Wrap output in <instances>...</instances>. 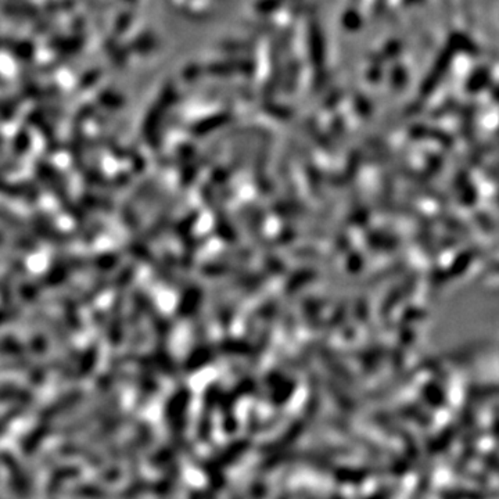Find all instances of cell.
Returning a JSON list of instances; mask_svg holds the SVG:
<instances>
[{
	"instance_id": "6da1fadb",
	"label": "cell",
	"mask_w": 499,
	"mask_h": 499,
	"mask_svg": "<svg viewBox=\"0 0 499 499\" xmlns=\"http://www.w3.org/2000/svg\"><path fill=\"white\" fill-rule=\"evenodd\" d=\"M35 168H36L38 177L49 188V190L56 197V200L58 201L63 211L65 214H68L74 219L76 226H79L82 239L85 241H92L95 239L96 233L92 229L85 211H83L74 201V199H72V196H71V193L68 190V186L65 184L64 177L54 168L52 164H49L47 161H43V159L36 161Z\"/></svg>"
},
{
	"instance_id": "7a4b0ae2",
	"label": "cell",
	"mask_w": 499,
	"mask_h": 499,
	"mask_svg": "<svg viewBox=\"0 0 499 499\" xmlns=\"http://www.w3.org/2000/svg\"><path fill=\"white\" fill-rule=\"evenodd\" d=\"M135 269L128 265L122 269L118 278L114 282V300L110 307L109 316L102 315V322L106 329V335L113 347H118L124 340V305H125V293L133 279Z\"/></svg>"
},
{
	"instance_id": "3957f363",
	"label": "cell",
	"mask_w": 499,
	"mask_h": 499,
	"mask_svg": "<svg viewBox=\"0 0 499 499\" xmlns=\"http://www.w3.org/2000/svg\"><path fill=\"white\" fill-rule=\"evenodd\" d=\"M190 403V391L186 387L179 388L165 405V418L168 421L175 441H184L186 428V412Z\"/></svg>"
},
{
	"instance_id": "277c9868",
	"label": "cell",
	"mask_w": 499,
	"mask_h": 499,
	"mask_svg": "<svg viewBox=\"0 0 499 499\" xmlns=\"http://www.w3.org/2000/svg\"><path fill=\"white\" fill-rule=\"evenodd\" d=\"M133 304H135L137 313H142L143 316H146L150 320L159 340H165L170 336L171 323L157 311V308L154 307L153 301L150 300V297L147 294H144L140 290H136L133 294Z\"/></svg>"
},
{
	"instance_id": "5b68a950",
	"label": "cell",
	"mask_w": 499,
	"mask_h": 499,
	"mask_svg": "<svg viewBox=\"0 0 499 499\" xmlns=\"http://www.w3.org/2000/svg\"><path fill=\"white\" fill-rule=\"evenodd\" d=\"M201 195H203L204 203L214 212V217H215V230L219 234V237L223 239L228 243L236 241L237 234H236V232H234V229H233V226H232V223H230V221H229V218H228V215L225 212L223 206L219 203V199L214 193L212 188L204 186L203 190H201Z\"/></svg>"
},
{
	"instance_id": "8992f818",
	"label": "cell",
	"mask_w": 499,
	"mask_h": 499,
	"mask_svg": "<svg viewBox=\"0 0 499 499\" xmlns=\"http://www.w3.org/2000/svg\"><path fill=\"white\" fill-rule=\"evenodd\" d=\"M120 403V397L114 395L110 399H107L106 402H103L102 405H98L96 408H93L92 410L87 412L85 414H82L80 418L75 419L74 422H71L68 426L64 428V434L67 436H72L83 429H87L88 426H91L93 422L99 421V419H104V418H110L111 413L115 410V408Z\"/></svg>"
},
{
	"instance_id": "52a82bcc",
	"label": "cell",
	"mask_w": 499,
	"mask_h": 499,
	"mask_svg": "<svg viewBox=\"0 0 499 499\" xmlns=\"http://www.w3.org/2000/svg\"><path fill=\"white\" fill-rule=\"evenodd\" d=\"M137 386H139V405L146 403L158 390L155 379V364L148 357L137 358Z\"/></svg>"
},
{
	"instance_id": "ba28073f",
	"label": "cell",
	"mask_w": 499,
	"mask_h": 499,
	"mask_svg": "<svg viewBox=\"0 0 499 499\" xmlns=\"http://www.w3.org/2000/svg\"><path fill=\"white\" fill-rule=\"evenodd\" d=\"M2 462L10 474V481L14 494L20 499H30L32 496V485L19 461L10 452H3Z\"/></svg>"
},
{
	"instance_id": "9c48e42d",
	"label": "cell",
	"mask_w": 499,
	"mask_h": 499,
	"mask_svg": "<svg viewBox=\"0 0 499 499\" xmlns=\"http://www.w3.org/2000/svg\"><path fill=\"white\" fill-rule=\"evenodd\" d=\"M82 401H83V392L80 390H72V391L61 395L58 399L52 402L49 406H46L39 414V421L52 423L54 419L60 418V416L65 414L68 410L78 406Z\"/></svg>"
},
{
	"instance_id": "30bf717a",
	"label": "cell",
	"mask_w": 499,
	"mask_h": 499,
	"mask_svg": "<svg viewBox=\"0 0 499 499\" xmlns=\"http://www.w3.org/2000/svg\"><path fill=\"white\" fill-rule=\"evenodd\" d=\"M31 222H32V229L35 230V233L50 244L65 245L71 240L69 236L65 232H63L61 229H58L53 223L52 218L46 214L36 212L35 215H32Z\"/></svg>"
},
{
	"instance_id": "8fae6325",
	"label": "cell",
	"mask_w": 499,
	"mask_h": 499,
	"mask_svg": "<svg viewBox=\"0 0 499 499\" xmlns=\"http://www.w3.org/2000/svg\"><path fill=\"white\" fill-rule=\"evenodd\" d=\"M0 223L14 232L16 244L19 248L25 250V252H35V250L38 248L35 245V241L32 240V237L27 233V229H25L23 221L3 206H0Z\"/></svg>"
},
{
	"instance_id": "7c38bea8",
	"label": "cell",
	"mask_w": 499,
	"mask_h": 499,
	"mask_svg": "<svg viewBox=\"0 0 499 499\" xmlns=\"http://www.w3.org/2000/svg\"><path fill=\"white\" fill-rule=\"evenodd\" d=\"M219 399L218 386H210L204 395V412L199 421V439L201 441H207L211 436L212 429V412Z\"/></svg>"
},
{
	"instance_id": "4fadbf2b",
	"label": "cell",
	"mask_w": 499,
	"mask_h": 499,
	"mask_svg": "<svg viewBox=\"0 0 499 499\" xmlns=\"http://www.w3.org/2000/svg\"><path fill=\"white\" fill-rule=\"evenodd\" d=\"M0 193L6 197L20 199L34 203L39 197V190L30 182H10L0 174Z\"/></svg>"
},
{
	"instance_id": "5bb4252c",
	"label": "cell",
	"mask_w": 499,
	"mask_h": 499,
	"mask_svg": "<svg viewBox=\"0 0 499 499\" xmlns=\"http://www.w3.org/2000/svg\"><path fill=\"white\" fill-rule=\"evenodd\" d=\"M8 401L17 402V405L23 408L31 406L35 402L31 391L13 383L0 384V402H8Z\"/></svg>"
},
{
	"instance_id": "9a60e30c",
	"label": "cell",
	"mask_w": 499,
	"mask_h": 499,
	"mask_svg": "<svg viewBox=\"0 0 499 499\" xmlns=\"http://www.w3.org/2000/svg\"><path fill=\"white\" fill-rule=\"evenodd\" d=\"M50 433H52L50 423L39 422V425L23 439V443H21L23 452L27 456L34 455L39 450V447L42 445V443L50 436Z\"/></svg>"
},
{
	"instance_id": "2e32d148",
	"label": "cell",
	"mask_w": 499,
	"mask_h": 499,
	"mask_svg": "<svg viewBox=\"0 0 499 499\" xmlns=\"http://www.w3.org/2000/svg\"><path fill=\"white\" fill-rule=\"evenodd\" d=\"M99 359V347L98 344H92L83 353V355L79 359V364H76V369L74 372H69L68 376H71L72 380H80L89 376Z\"/></svg>"
},
{
	"instance_id": "e0dca14e",
	"label": "cell",
	"mask_w": 499,
	"mask_h": 499,
	"mask_svg": "<svg viewBox=\"0 0 499 499\" xmlns=\"http://www.w3.org/2000/svg\"><path fill=\"white\" fill-rule=\"evenodd\" d=\"M248 444L245 441H237L234 443L233 445L228 447L223 452H221L217 458H214L212 461H210L207 465H206V469L210 470L211 473H215L218 472L221 467L234 462L245 450H247Z\"/></svg>"
},
{
	"instance_id": "ac0fdd59",
	"label": "cell",
	"mask_w": 499,
	"mask_h": 499,
	"mask_svg": "<svg viewBox=\"0 0 499 499\" xmlns=\"http://www.w3.org/2000/svg\"><path fill=\"white\" fill-rule=\"evenodd\" d=\"M79 474H80V469L78 466L58 467L56 472H53V474L47 483V494L50 496H54L60 491V488L63 487L64 483L79 477Z\"/></svg>"
},
{
	"instance_id": "d6986e66",
	"label": "cell",
	"mask_w": 499,
	"mask_h": 499,
	"mask_svg": "<svg viewBox=\"0 0 499 499\" xmlns=\"http://www.w3.org/2000/svg\"><path fill=\"white\" fill-rule=\"evenodd\" d=\"M201 301V289L197 286L188 287V290L184 293L179 305H178V315L182 318H188L193 315Z\"/></svg>"
},
{
	"instance_id": "ffe728a7",
	"label": "cell",
	"mask_w": 499,
	"mask_h": 499,
	"mask_svg": "<svg viewBox=\"0 0 499 499\" xmlns=\"http://www.w3.org/2000/svg\"><path fill=\"white\" fill-rule=\"evenodd\" d=\"M179 478V469L177 466L171 467L170 472L166 473L161 480H158L157 483L150 485V489L153 494H155L159 498H165L170 496L177 485V481Z\"/></svg>"
},
{
	"instance_id": "44dd1931",
	"label": "cell",
	"mask_w": 499,
	"mask_h": 499,
	"mask_svg": "<svg viewBox=\"0 0 499 499\" xmlns=\"http://www.w3.org/2000/svg\"><path fill=\"white\" fill-rule=\"evenodd\" d=\"M182 447H186V443H185V440L184 441H175L174 443V445H168V447H162V448H159L151 458H150V463H151V466L153 467H164V466H168L173 461H174V458H175V455H177V452H179V450L182 448Z\"/></svg>"
},
{
	"instance_id": "7402d4cb",
	"label": "cell",
	"mask_w": 499,
	"mask_h": 499,
	"mask_svg": "<svg viewBox=\"0 0 499 499\" xmlns=\"http://www.w3.org/2000/svg\"><path fill=\"white\" fill-rule=\"evenodd\" d=\"M212 359V351L210 346H199L192 351V354L188 357L185 362V369L188 372H195L197 369L204 368L210 361Z\"/></svg>"
},
{
	"instance_id": "603a6c76",
	"label": "cell",
	"mask_w": 499,
	"mask_h": 499,
	"mask_svg": "<svg viewBox=\"0 0 499 499\" xmlns=\"http://www.w3.org/2000/svg\"><path fill=\"white\" fill-rule=\"evenodd\" d=\"M0 354H2L3 357L13 358V359L27 357L23 343L14 336L0 337Z\"/></svg>"
},
{
	"instance_id": "cb8c5ba5",
	"label": "cell",
	"mask_w": 499,
	"mask_h": 499,
	"mask_svg": "<svg viewBox=\"0 0 499 499\" xmlns=\"http://www.w3.org/2000/svg\"><path fill=\"white\" fill-rule=\"evenodd\" d=\"M154 364H157L158 368H161L166 375L170 376H175L177 375V366L175 362L171 357V354L168 353V350L165 348L164 344H158L154 350Z\"/></svg>"
},
{
	"instance_id": "d4e9b609",
	"label": "cell",
	"mask_w": 499,
	"mask_h": 499,
	"mask_svg": "<svg viewBox=\"0 0 499 499\" xmlns=\"http://www.w3.org/2000/svg\"><path fill=\"white\" fill-rule=\"evenodd\" d=\"M72 495L82 499H107L109 492L106 488L96 484H80L74 488Z\"/></svg>"
},
{
	"instance_id": "484cf974",
	"label": "cell",
	"mask_w": 499,
	"mask_h": 499,
	"mask_svg": "<svg viewBox=\"0 0 499 499\" xmlns=\"http://www.w3.org/2000/svg\"><path fill=\"white\" fill-rule=\"evenodd\" d=\"M150 483H147L146 480L142 478H136L133 480L124 491L120 492V498L121 499H136L137 496H140L143 492L150 489Z\"/></svg>"
},
{
	"instance_id": "4316f807",
	"label": "cell",
	"mask_w": 499,
	"mask_h": 499,
	"mask_svg": "<svg viewBox=\"0 0 499 499\" xmlns=\"http://www.w3.org/2000/svg\"><path fill=\"white\" fill-rule=\"evenodd\" d=\"M30 147H31V137H30V135L27 132H19V135L14 139L12 155L16 159L17 158H21L30 150Z\"/></svg>"
},
{
	"instance_id": "83f0119b",
	"label": "cell",
	"mask_w": 499,
	"mask_h": 499,
	"mask_svg": "<svg viewBox=\"0 0 499 499\" xmlns=\"http://www.w3.org/2000/svg\"><path fill=\"white\" fill-rule=\"evenodd\" d=\"M443 496L447 499H487V495L478 491H465V489H454L444 491Z\"/></svg>"
},
{
	"instance_id": "f1b7e54d",
	"label": "cell",
	"mask_w": 499,
	"mask_h": 499,
	"mask_svg": "<svg viewBox=\"0 0 499 499\" xmlns=\"http://www.w3.org/2000/svg\"><path fill=\"white\" fill-rule=\"evenodd\" d=\"M425 395H426L428 401L434 406H441L444 402V399H443L444 395H443L440 387L436 384H428L425 387Z\"/></svg>"
},
{
	"instance_id": "f546056e",
	"label": "cell",
	"mask_w": 499,
	"mask_h": 499,
	"mask_svg": "<svg viewBox=\"0 0 499 499\" xmlns=\"http://www.w3.org/2000/svg\"><path fill=\"white\" fill-rule=\"evenodd\" d=\"M472 260H473V253L472 252H466V253H463V254H461L458 258H456V261L454 263V265H452V274H455V275H462L467 268H469V265H470V263H472Z\"/></svg>"
},
{
	"instance_id": "4dcf8cb0",
	"label": "cell",
	"mask_w": 499,
	"mask_h": 499,
	"mask_svg": "<svg viewBox=\"0 0 499 499\" xmlns=\"http://www.w3.org/2000/svg\"><path fill=\"white\" fill-rule=\"evenodd\" d=\"M30 347H31V350H32L36 355H43V354H46V351H47V343H46V339H45V336L42 335V333H36V335H34V336L31 337Z\"/></svg>"
},
{
	"instance_id": "1f68e13d",
	"label": "cell",
	"mask_w": 499,
	"mask_h": 499,
	"mask_svg": "<svg viewBox=\"0 0 499 499\" xmlns=\"http://www.w3.org/2000/svg\"><path fill=\"white\" fill-rule=\"evenodd\" d=\"M17 318H19V311L16 308H13L12 305L0 308V326L12 323Z\"/></svg>"
},
{
	"instance_id": "d6a6232c",
	"label": "cell",
	"mask_w": 499,
	"mask_h": 499,
	"mask_svg": "<svg viewBox=\"0 0 499 499\" xmlns=\"http://www.w3.org/2000/svg\"><path fill=\"white\" fill-rule=\"evenodd\" d=\"M190 499H203V498H201V495H200L199 492H193V494L190 495Z\"/></svg>"
},
{
	"instance_id": "836d02e7",
	"label": "cell",
	"mask_w": 499,
	"mask_h": 499,
	"mask_svg": "<svg viewBox=\"0 0 499 499\" xmlns=\"http://www.w3.org/2000/svg\"><path fill=\"white\" fill-rule=\"evenodd\" d=\"M3 155V139L0 136V157Z\"/></svg>"
},
{
	"instance_id": "e575fe53",
	"label": "cell",
	"mask_w": 499,
	"mask_h": 499,
	"mask_svg": "<svg viewBox=\"0 0 499 499\" xmlns=\"http://www.w3.org/2000/svg\"><path fill=\"white\" fill-rule=\"evenodd\" d=\"M3 243H5V233L0 232V247H2Z\"/></svg>"
}]
</instances>
